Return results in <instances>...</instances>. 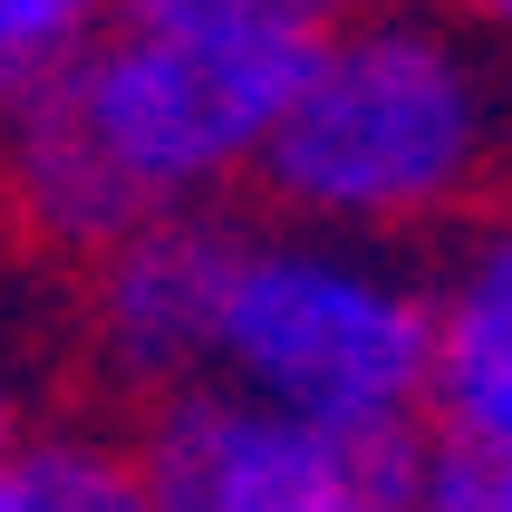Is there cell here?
<instances>
[{"mask_svg":"<svg viewBox=\"0 0 512 512\" xmlns=\"http://www.w3.org/2000/svg\"><path fill=\"white\" fill-rule=\"evenodd\" d=\"M484 145V68L426 20H368L310 49L252 174L319 232H397L445 213L484 174Z\"/></svg>","mask_w":512,"mask_h":512,"instance_id":"obj_1","label":"cell"},{"mask_svg":"<svg viewBox=\"0 0 512 512\" xmlns=\"http://www.w3.org/2000/svg\"><path fill=\"white\" fill-rule=\"evenodd\" d=\"M232 397L281 406L300 426L368 435V445H416L435 368V310L426 281H406L387 252L348 232H281L242 242L213 339Z\"/></svg>","mask_w":512,"mask_h":512,"instance_id":"obj_2","label":"cell"},{"mask_svg":"<svg viewBox=\"0 0 512 512\" xmlns=\"http://www.w3.org/2000/svg\"><path fill=\"white\" fill-rule=\"evenodd\" d=\"M310 49L300 39H203V29H107L58 68V107L126 184L136 213H203L261 165Z\"/></svg>","mask_w":512,"mask_h":512,"instance_id":"obj_3","label":"cell"},{"mask_svg":"<svg viewBox=\"0 0 512 512\" xmlns=\"http://www.w3.org/2000/svg\"><path fill=\"white\" fill-rule=\"evenodd\" d=\"M126 455L145 512H406L416 493V445L300 426L232 387H174Z\"/></svg>","mask_w":512,"mask_h":512,"instance_id":"obj_4","label":"cell"},{"mask_svg":"<svg viewBox=\"0 0 512 512\" xmlns=\"http://www.w3.org/2000/svg\"><path fill=\"white\" fill-rule=\"evenodd\" d=\"M242 242H252V232L223 223V213H155V223H136L126 242H107V252H97V281H87L97 368H107L116 387H145V397L203 387Z\"/></svg>","mask_w":512,"mask_h":512,"instance_id":"obj_5","label":"cell"},{"mask_svg":"<svg viewBox=\"0 0 512 512\" xmlns=\"http://www.w3.org/2000/svg\"><path fill=\"white\" fill-rule=\"evenodd\" d=\"M435 310V368H426V416L455 445H503L512 455V213H493L455 252Z\"/></svg>","mask_w":512,"mask_h":512,"instance_id":"obj_6","label":"cell"},{"mask_svg":"<svg viewBox=\"0 0 512 512\" xmlns=\"http://www.w3.org/2000/svg\"><path fill=\"white\" fill-rule=\"evenodd\" d=\"M0 512H145L136 455L107 445V435H20L0 455Z\"/></svg>","mask_w":512,"mask_h":512,"instance_id":"obj_7","label":"cell"},{"mask_svg":"<svg viewBox=\"0 0 512 512\" xmlns=\"http://www.w3.org/2000/svg\"><path fill=\"white\" fill-rule=\"evenodd\" d=\"M358 0H116V29H203V39H300L319 49Z\"/></svg>","mask_w":512,"mask_h":512,"instance_id":"obj_8","label":"cell"},{"mask_svg":"<svg viewBox=\"0 0 512 512\" xmlns=\"http://www.w3.org/2000/svg\"><path fill=\"white\" fill-rule=\"evenodd\" d=\"M116 20V0H0V97L58 78L68 58L97 49V29Z\"/></svg>","mask_w":512,"mask_h":512,"instance_id":"obj_9","label":"cell"},{"mask_svg":"<svg viewBox=\"0 0 512 512\" xmlns=\"http://www.w3.org/2000/svg\"><path fill=\"white\" fill-rule=\"evenodd\" d=\"M464 10H474V20H493V29L512 39V0H464Z\"/></svg>","mask_w":512,"mask_h":512,"instance_id":"obj_10","label":"cell"},{"mask_svg":"<svg viewBox=\"0 0 512 512\" xmlns=\"http://www.w3.org/2000/svg\"><path fill=\"white\" fill-rule=\"evenodd\" d=\"M10 445H20V426H10V387H0V455H10Z\"/></svg>","mask_w":512,"mask_h":512,"instance_id":"obj_11","label":"cell"},{"mask_svg":"<svg viewBox=\"0 0 512 512\" xmlns=\"http://www.w3.org/2000/svg\"><path fill=\"white\" fill-rule=\"evenodd\" d=\"M406 512H416V503H406Z\"/></svg>","mask_w":512,"mask_h":512,"instance_id":"obj_12","label":"cell"}]
</instances>
